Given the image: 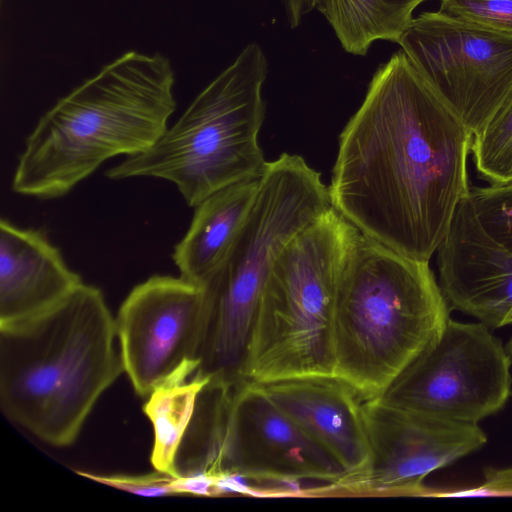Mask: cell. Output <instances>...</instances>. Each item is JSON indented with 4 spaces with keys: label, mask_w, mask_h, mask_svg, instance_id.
Listing matches in <instances>:
<instances>
[{
    "label": "cell",
    "mask_w": 512,
    "mask_h": 512,
    "mask_svg": "<svg viewBox=\"0 0 512 512\" xmlns=\"http://www.w3.org/2000/svg\"><path fill=\"white\" fill-rule=\"evenodd\" d=\"M473 134L399 50L375 71L340 138L331 206L360 233L429 262L469 195Z\"/></svg>",
    "instance_id": "obj_1"
},
{
    "label": "cell",
    "mask_w": 512,
    "mask_h": 512,
    "mask_svg": "<svg viewBox=\"0 0 512 512\" xmlns=\"http://www.w3.org/2000/svg\"><path fill=\"white\" fill-rule=\"evenodd\" d=\"M427 0H318L316 9L347 53L365 56L379 40L398 43Z\"/></svg>",
    "instance_id": "obj_17"
},
{
    "label": "cell",
    "mask_w": 512,
    "mask_h": 512,
    "mask_svg": "<svg viewBox=\"0 0 512 512\" xmlns=\"http://www.w3.org/2000/svg\"><path fill=\"white\" fill-rule=\"evenodd\" d=\"M370 445L367 473L341 496H427L424 480L480 449L487 436L478 424L443 420L401 409L381 398L365 400Z\"/></svg>",
    "instance_id": "obj_12"
},
{
    "label": "cell",
    "mask_w": 512,
    "mask_h": 512,
    "mask_svg": "<svg viewBox=\"0 0 512 512\" xmlns=\"http://www.w3.org/2000/svg\"><path fill=\"white\" fill-rule=\"evenodd\" d=\"M124 371L115 317L82 283L50 309L0 325V407L41 441L66 447Z\"/></svg>",
    "instance_id": "obj_2"
},
{
    "label": "cell",
    "mask_w": 512,
    "mask_h": 512,
    "mask_svg": "<svg viewBox=\"0 0 512 512\" xmlns=\"http://www.w3.org/2000/svg\"><path fill=\"white\" fill-rule=\"evenodd\" d=\"M436 253L439 285L451 309L490 328L512 324V254L482 228L468 196Z\"/></svg>",
    "instance_id": "obj_13"
},
{
    "label": "cell",
    "mask_w": 512,
    "mask_h": 512,
    "mask_svg": "<svg viewBox=\"0 0 512 512\" xmlns=\"http://www.w3.org/2000/svg\"><path fill=\"white\" fill-rule=\"evenodd\" d=\"M506 350L508 351L511 359H512V337L511 339L508 341L507 345H506Z\"/></svg>",
    "instance_id": "obj_25"
},
{
    "label": "cell",
    "mask_w": 512,
    "mask_h": 512,
    "mask_svg": "<svg viewBox=\"0 0 512 512\" xmlns=\"http://www.w3.org/2000/svg\"><path fill=\"white\" fill-rule=\"evenodd\" d=\"M450 310L429 262L360 233L337 292L335 377L364 401L381 397L440 337Z\"/></svg>",
    "instance_id": "obj_4"
},
{
    "label": "cell",
    "mask_w": 512,
    "mask_h": 512,
    "mask_svg": "<svg viewBox=\"0 0 512 512\" xmlns=\"http://www.w3.org/2000/svg\"><path fill=\"white\" fill-rule=\"evenodd\" d=\"M359 234L331 206L288 242L262 290L239 380L335 377L337 292Z\"/></svg>",
    "instance_id": "obj_5"
},
{
    "label": "cell",
    "mask_w": 512,
    "mask_h": 512,
    "mask_svg": "<svg viewBox=\"0 0 512 512\" xmlns=\"http://www.w3.org/2000/svg\"><path fill=\"white\" fill-rule=\"evenodd\" d=\"M83 283L39 229L0 221V325L40 314Z\"/></svg>",
    "instance_id": "obj_15"
},
{
    "label": "cell",
    "mask_w": 512,
    "mask_h": 512,
    "mask_svg": "<svg viewBox=\"0 0 512 512\" xmlns=\"http://www.w3.org/2000/svg\"><path fill=\"white\" fill-rule=\"evenodd\" d=\"M511 365L506 347L489 326L449 318L435 343L379 398L427 416L478 424L508 401Z\"/></svg>",
    "instance_id": "obj_8"
},
{
    "label": "cell",
    "mask_w": 512,
    "mask_h": 512,
    "mask_svg": "<svg viewBox=\"0 0 512 512\" xmlns=\"http://www.w3.org/2000/svg\"><path fill=\"white\" fill-rule=\"evenodd\" d=\"M471 153L484 180L490 184L512 181V100L473 136Z\"/></svg>",
    "instance_id": "obj_19"
},
{
    "label": "cell",
    "mask_w": 512,
    "mask_h": 512,
    "mask_svg": "<svg viewBox=\"0 0 512 512\" xmlns=\"http://www.w3.org/2000/svg\"><path fill=\"white\" fill-rule=\"evenodd\" d=\"M208 291L183 277L153 275L135 286L115 317L124 371L142 398L190 379L200 364Z\"/></svg>",
    "instance_id": "obj_10"
},
{
    "label": "cell",
    "mask_w": 512,
    "mask_h": 512,
    "mask_svg": "<svg viewBox=\"0 0 512 512\" xmlns=\"http://www.w3.org/2000/svg\"><path fill=\"white\" fill-rule=\"evenodd\" d=\"M224 474L248 482L273 483L285 495H301L300 483L341 482L345 471L335 458L283 413L257 383H234L223 449Z\"/></svg>",
    "instance_id": "obj_11"
},
{
    "label": "cell",
    "mask_w": 512,
    "mask_h": 512,
    "mask_svg": "<svg viewBox=\"0 0 512 512\" xmlns=\"http://www.w3.org/2000/svg\"><path fill=\"white\" fill-rule=\"evenodd\" d=\"M77 474L92 481L140 496H178L177 477L157 470L141 475H104L85 471H77Z\"/></svg>",
    "instance_id": "obj_22"
},
{
    "label": "cell",
    "mask_w": 512,
    "mask_h": 512,
    "mask_svg": "<svg viewBox=\"0 0 512 512\" xmlns=\"http://www.w3.org/2000/svg\"><path fill=\"white\" fill-rule=\"evenodd\" d=\"M317 2L318 0H283L289 26L298 27L304 16L316 8Z\"/></svg>",
    "instance_id": "obj_24"
},
{
    "label": "cell",
    "mask_w": 512,
    "mask_h": 512,
    "mask_svg": "<svg viewBox=\"0 0 512 512\" xmlns=\"http://www.w3.org/2000/svg\"><path fill=\"white\" fill-rule=\"evenodd\" d=\"M211 377L190 379L155 389L143 405L154 431L150 461L155 470L177 476V453L191 421L198 395Z\"/></svg>",
    "instance_id": "obj_18"
},
{
    "label": "cell",
    "mask_w": 512,
    "mask_h": 512,
    "mask_svg": "<svg viewBox=\"0 0 512 512\" xmlns=\"http://www.w3.org/2000/svg\"><path fill=\"white\" fill-rule=\"evenodd\" d=\"M468 198L482 228L512 254V181L475 187Z\"/></svg>",
    "instance_id": "obj_20"
},
{
    "label": "cell",
    "mask_w": 512,
    "mask_h": 512,
    "mask_svg": "<svg viewBox=\"0 0 512 512\" xmlns=\"http://www.w3.org/2000/svg\"><path fill=\"white\" fill-rule=\"evenodd\" d=\"M438 495L450 496H487V495H512V468L508 469H488L485 472L484 483L471 490Z\"/></svg>",
    "instance_id": "obj_23"
},
{
    "label": "cell",
    "mask_w": 512,
    "mask_h": 512,
    "mask_svg": "<svg viewBox=\"0 0 512 512\" xmlns=\"http://www.w3.org/2000/svg\"><path fill=\"white\" fill-rule=\"evenodd\" d=\"M398 44L473 136L511 102L512 35L427 11Z\"/></svg>",
    "instance_id": "obj_9"
},
{
    "label": "cell",
    "mask_w": 512,
    "mask_h": 512,
    "mask_svg": "<svg viewBox=\"0 0 512 512\" xmlns=\"http://www.w3.org/2000/svg\"><path fill=\"white\" fill-rule=\"evenodd\" d=\"M283 413L319 443L345 471L344 479L325 488V496L362 478L370 465L364 399L337 377L282 380L259 384Z\"/></svg>",
    "instance_id": "obj_14"
},
{
    "label": "cell",
    "mask_w": 512,
    "mask_h": 512,
    "mask_svg": "<svg viewBox=\"0 0 512 512\" xmlns=\"http://www.w3.org/2000/svg\"><path fill=\"white\" fill-rule=\"evenodd\" d=\"M267 74L263 49L247 44L152 147L128 156L106 176L169 181L190 207L224 187L260 178L267 164L258 143Z\"/></svg>",
    "instance_id": "obj_6"
},
{
    "label": "cell",
    "mask_w": 512,
    "mask_h": 512,
    "mask_svg": "<svg viewBox=\"0 0 512 512\" xmlns=\"http://www.w3.org/2000/svg\"><path fill=\"white\" fill-rule=\"evenodd\" d=\"M448 16L512 35V0H439Z\"/></svg>",
    "instance_id": "obj_21"
},
{
    "label": "cell",
    "mask_w": 512,
    "mask_h": 512,
    "mask_svg": "<svg viewBox=\"0 0 512 512\" xmlns=\"http://www.w3.org/2000/svg\"><path fill=\"white\" fill-rule=\"evenodd\" d=\"M260 178L224 187L201 201L172 259L180 276L206 286L219 272L247 220Z\"/></svg>",
    "instance_id": "obj_16"
},
{
    "label": "cell",
    "mask_w": 512,
    "mask_h": 512,
    "mask_svg": "<svg viewBox=\"0 0 512 512\" xmlns=\"http://www.w3.org/2000/svg\"><path fill=\"white\" fill-rule=\"evenodd\" d=\"M175 72L161 53L127 51L45 112L26 138L12 179L18 194L69 193L106 160L152 147L176 108Z\"/></svg>",
    "instance_id": "obj_3"
},
{
    "label": "cell",
    "mask_w": 512,
    "mask_h": 512,
    "mask_svg": "<svg viewBox=\"0 0 512 512\" xmlns=\"http://www.w3.org/2000/svg\"><path fill=\"white\" fill-rule=\"evenodd\" d=\"M329 207L328 187L301 156L283 153L267 162L238 239L205 286L209 306L196 373L238 380L253 318L273 264L288 242Z\"/></svg>",
    "instance_id": "obj_7"
}]
</instances>
